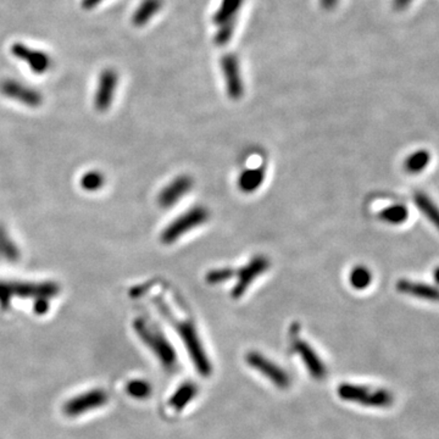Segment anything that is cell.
I'll list each match as a JSON object with an SVG mask.
<instances>
[{"label": "cell", "instance_id": "obj_13", "mask_svg": "<svg viewBox=\"0 0 439 439\" xmlns=\"http://www.w3.org/2000/svg\"><path fill=\"white\" fill-rule=\"evenodd\" d=\"M117 85H119V75L115 70L107 69L100 74L94 95V107L98 111L104 112L109 110L114 100Z\"/></svg>", "mask_w": 439, "mask_h": 439}, {"label": "cell", "instance_id": "obj_1", "mask_svg": "<svg viewBox=\"0 0 439 439\" xmlns=\"http://www.w3.org/2000/svg\"><path fill=\"white\" fill-rule=\"evenodd\" d=\"M153 303L160 311V315L163 316L165 320H168L170 326L177 333L178 337L182 341L183 346H186L187 351L191 356L192 361L198 370V373L201 376H209L213 368L205 351L194 320L189 316L181 317L177 315L163 298H153Z\"/></svg>", "mask_w": 439, "mask_h": 439}, {"label": "cell", "instance_id": "obj_29", "mask_svg": "<svg viewBox=\"0 0 439 439\" xmlns=\"http://www.w3.org/2000/svg\"><path fill=\"white\" fill-rule=\"evenodd\" d=\"M338 1H339V0H320V4H321V6H322L324 10L331 11V10L334 9V8L337 6Z\"/></svg>", "mask_w": 439, "mask_h": 439}, {"label": "cell", "instance_id": "obj_30", "mask_svg": "<svg viewBox=\"0 0 439 439\" xmlns=\"http://www.w3.org/2000/svg\"><path fill=\"white\" fill-rule=\"evenodd\" d=\"M102 1L103 0H82V8L85 10H92Z\"/></svg>", "mask_w": 439, "mask_h": 439}, {"label": "cell", "instance_id": "obj_3", "mask_svg": "<svg viewBox=\"0 0 439 439\" xmlns=\"http://www.w3.org/2000/svg\"><path fill=\"white\" fill-rule=\"evenodd\" d=\"M60 292V287L54 282H13L0 281V309L6 311L11 306L13 298L32 299H53Z\"/></svg>", "mask_w": 439, "mask_h": 439}, {"label": "cell", "instance_id": "obj_15", "mask_svg": "<svg viewBox=\"0 0 439 439\" xmlns=\"http://www.w3.org/2000/svg\"><path fill=\"white\" fill-rule=\"evenodd\" d=\"M397 289L403 294L413 295V297L421 298L426 300L439 302V289L433 286L425 283H417L413 281L400 280L397 283Z\"/></svg>", "mask_w": 439, "mask_h": 439}, {"label": "cell", "instance_id": "obj_4", "mask_svg": "<svg viewBox=\"0 0 439 439\" xmlns=\"http://www.w3.org/2000/svg\"><path fill=\"white\" fill-rule=\"evenodd\" d=\"M210 218V211L206 206L197 205L181 213L178 218L170 222L169 226L165 227L160 240L166 245L181 240L183 235L193 231L198 227L203 226Z\"/></svg>", "mask_w": 439, "mask_h": 439}, {"label": "cell", "instance_id": "obj_28", "mask_svg": "<svg viewBox=\"0 0 439 439\" xmlns=\"http://www.w3.org/2000/svg\"><path fill=\"white\" fill-rule=\"evenodd\" d=\"M105 183V177L99 171H89L81 178V186L88 192L99 191Z\"/></svg>", "mask_w": 439, "mask_h": 439}, {"label": "cell", "instance_id": "obj_12", "mask_svg": "<svg viewBox=\"0 0 439 439\" xmlns=\"http://www.w3.org/2000/svg\"><path fill=\"white\" fill-rule=\"evenodd\" d=\"M0 93L27 107H40L43 103V97L38 90L15 80L3 81L0 83Z\"/></svg>", "mask_w": 439, "mask_h": 439}, {"label": "cell", "instance_id": "obj_27", "mask_svg": "<svg viewBox=\"0 0 439 439\" xmlns=\"http://www.w3.org/2000/svg\"><path fill=\"white\" fill-rule=\"evenodd\" d=\"M235 25H237V18L228 20L225 23L220 25L216 35L213 36V43L218 47L226 45L231 40L233 33H235Z\"/></svg>", "mask_w": 439, "mask_h": 439}, {"label": "cell", "instance_id": "obj_25", "mask_svg": "<svg viewBox=\"0 0 439 439\" xmlns=\"http://www.w3.org/2000/svg\"><path fill=\"white\" fill-rule=\"evenodd\" d=\"M126 392L134 399H146L151 397L153 388L151 383L146 380H132L127 383Z\"/></svg>", "mask_w": 439, "mask_h": 439}, {"label": "cell", "instance_id": "obj_11", "mask_svg": "<svg viewBox=\"0 0 439 439\" xmlns=\"http://www.w3.org/2000/svg\"><path fill=\"white\" fill-rule=\"evenodd\" d=\"M193 185L194 181L189 175H180L161 189L158 203L163 209L172 208L192 191Z\"/></svg>", "mask_w": 439, "mask_h": 439}, {"label": "cell", "instance_id": "obj_6", "mask_svg": "<svg viewBox=\"0 0 439 439\" xmlns=\"http://www.w3.org/2000/svg\"><path fill=\"white\" fill-rule=\"evenodd\" d=\"M271 262L265 255H255L244 267L235 270V284L232 288L231 295L240 299L247 293L249 287L270 269Z\"/></svg>", "mask_w": 439, "mask_h": 439}, {"label": "cell", "instance_id": "obj_24", "mask_svg": "<svg viewBox=\"0 0 439 439\" xmlns=\"http://www.w3.org/2000/svg\"><path fill=\"white\" fill-rule=\"evenodd\" d=\"M235 270L232 267H218L209 271L205 275V281L211 286H218V284L226 283L232 279H235Z\"/></svg>", "mask_w": 439, "mask_h": 439}, {"label": "cell", "instance_id": "obj_32", "mask_svg": "<svg viewBox=\"0 0 439 439\" xmlns=\"http://www.w3.org/2000/svg\"><path fill=\"white\" fill-rule=\"evenodd\" d=\"M435 280L437 283H439V267L438 269H435Z\"/></svg>", "mask_w": 439, "mask_h": 439}, {"label": "cell", "instance_id": "obj_7", "mask_svg": "<svg viewBox=\"0 0 439 439\" xmlns=\"http://www.w3.org/2000/svg\"><path fill=\"white\" fill-rule=\"evenodd\" d=\"M109 403V394L103 388L87 390L72 397L62 406V411L69 417L82 416L93 410L103 408Z\"/></svg>", "mask_w": 439, "mask_h": 439}, {"label": "cell", "instance_id": "obj_5", "mask_svg": "<svg viewBox=\"0 0 439 439\" xmlns=\"http://www.w3.org/2000/svg\"><path fill=\"white\" fill-rule=\"evenodd\" d=\"M341 399L360 404L370 408H387L393 403V395L386 390H378L353 383H343L338 387Z\"/></svg>", "mask_w": 439, "mask_h": 439}, {"label": "cell", "instance_id": "obj_8", "mask_svg": "<svg viewBox=\"0 0 439 439\" xmlns=\"http://www.w3.org/2000/svg\"><path fill=\"white\" fill-rule=\"evenodd\" d=\"M247 363L250 368L262 373V376H265L272 385H275L281 390H286L291 386L289 373L265 355L260 354L257 351H250L247 355Z\"/></svg>", "mask_w": 439, "mask_h": 439}, {"label": "cell", "instance_id": "obj_22", "mask_svg": "<svg viewBox=\"0 0 439 439\" xmlns=\"http://www.w3.org/2000/svg\"><path fill=\"white\" fill-rule=\"evenodd\" d=\"M415 204L439 231V208L425 193L415 194Z\"/></svg>", "mask_w": 439, "mask_h": 439}, {"label": "cell", "instance_id": "obj_20", "mask_svg": "<svg viewBox=\"0 0 439 439\" xmlns=\"http://www.w3.org/2000/svg\"><path fill=\"white\" fill-rule=\"evenodd\" d=\"M378 218L393 226H398L408 220L409 210L403 204L390 205L378 213Z\"/></svg>", "mask_w": 439, "mask_h": 439}, {"label": "cell", "instance_id": "obj_2", "mask_svg": "<svg viewBox=\"0 0 439 439\" xmlns=\"http://www.w3.org/2000/svg\"><path fill=\"white\" fill-rule=\"evenodd\" d=\"M134 329L139 339L156 355L160 364L166 370L173 371L177 368V354L164 331L154 324V321L146 316H138L134 321Z\"/></svg>", "mask_w": 439, "mask_h": 439}, {"label": "cell", "instance_id": "obj_19", "mask_svg": "<svg viewBox=\"0 0 439 439\" xmlns=\"http://www.w3.org/2000/svg\"><path fill=\"white\" fill-rule=\"evenodd\" d=\"M243 1L244 0H222L216 13H213V25L220 26L228 20L237 18V15L240 13V8L243 5Z\"/></svg>", "mask_w": 439, "mask_h": 439}, {"label": "cell", "instance_id": "obj_23", "mask_svg": "<svg viewBox=\"0 0 439 439\" xmlns=\"http://www.w3.org/2000/svg\"><path fill=\"white\" fill-rule=\"evenodd\" d=\"M371 282H373V274L368 267H354L349 274V283L353 288L358 289V291L368 288Z\"/></svg>", "mask_w": 439, "mask_h": 439}, {"label": "cell", "instance_id": "obj_18", "mask_svg": "<svg viewBox=\"0 0 439 439\" xmlns=\"http://www.w3.org/2000/svg\"><path fill=\"white\" fill-rule=\"evenodd\" d=\"M197 394H198V387L192 382H185L171 395L169 405L171 408L175 409V411H181L185 406L191 403L192 400L194 399Z\"/></svg>", "mask_w": 439, "mask_h": 439}, {"label": "cell", "instance_id": "obj_10", "mask_svg": "<svg viewBox=\"0 0 439 439\" xmlns=\"http://www.w3.org/2000/svg\"><path fill=\"white\" fill-rule=\"evenodd\" d=\"M221 71L226 83L227 95L232 100H240L244 94V83L240 62L235 54H226L221 58Z\"/></svg>", "mask_w": 439, "mask_h": 439}, {"label": "cell", "instance_id": "obj_14", "mask_svg": "<svg viewBox=\"0 0 439 439\" xmlns=\"http://www.w3.org/2000/svg\"><path fill=\"white\" fill-rule=\"evenodd\" d=\"M11 53L15 58L26 62L32 71L37 75H43L52 66V59L48 54L40 52V50H35L23 43H13L11 47Z\"/></svg>", "mask_w": 439, "mask_h": 439}, {"label": "cell", "instance_id": "obj_31", "mask_svg": "<svg viewBox=\"0 0 439 439\" xmlns=\"http://www.w3.org/2000/svg\"><path fill=\"white\" fill-rule=\"evenodd\" d=\"M413 0H393V6L397 10H404Z\"/></svg>", "mask_w": 439, "mask_h": 439}, {"label": "cell", "instance_id": "obj_17", "mask_svg": "<svg viewBox=\"0 0 439 439\" xmlns=\"http://www.w3.org/2000/svg\"><path fill=\"white\" fill-rule=\"evenodd\" d=\"M163 4V0H143L132 15V23L136 27L144 26L154 15L159 13Z\"/></svg>", "mask_w": 439, "mask_h": 439}, {"label": "cell", "instance_id": "obj_16", "mask_svg": "<svg viewBox=\"0 0 439 439\" xmlns=\"http://www.w3.org/2000/svg\"><path fill=\"white\" fill-rule=\"evenodd\" d=\"M265 169L260 166V168H255V169H247L243 170L238 176L237 180V186L244 194H252L262 186V183L265 181Z\"/></svg>", "mask_w": 439, "mask_h": 439}, {"label": "cell", "instance_id": "obj_9", "mask_svg": "<svg viewBox=\"0 0 439 439\" xmlns=\"http://www.w3.org/2000/svg\"><path fill=\"white\" fill-rule=\"evenodd\" d=\"M292 348L295 354L300 356L303 364L305 365L308 373H310L311 377L317 381L324 380L327 375V368L324 365V360L320 358L315 349L302 338L298 337L297 334L292 338Z\"/></svg>", "mask_w": 439, "mask_h": 439}, {"label": "cell", "instance_id": "obj_26", "mask_svg": "<svg viewBox=\"0 0 439 439\" xmlns=\"http://www.w3.org/2000/svg\"><path fill=\"white\" fill-rule=\"evenodd\" d=\"M18 249L13 240L8 237V233L0 227V257L15 262L18 259Z\"/></svg>", "mask_w": 439, "mask_h": 439}, {"label": "cell", "instance_id": "obj_21", "mask_svg": "<svg viewBox=\"0 0 439 439\" xmlns=\"http://www.w3.org/2000/svg\"><path fill=\"white\" fill-rule=\"evenodd\" d=\"M431 161V154L425 149L414 151L413 154L405 159L404 161V169L409 173H420L426 169Z\"/></svg>", "mask_w": 439, "mask_h": 439}]
</instances>
